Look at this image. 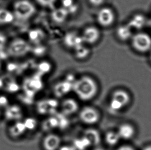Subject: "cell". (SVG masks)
I'll return each instance as SVG.
<instances>
[{
    "label": "cell",
    "mask_w": 151,
    "mask_h": 150,
    "mask_svg": "<svg viewBox=\"0 0 151 150\" xmlns=\"http://www.w3.org/2000/svg\"><path fill=\"white\" fill-rule=\"evenodd\" d=\"M127 24L132 29H138L144 24V18L141 15L136 14L130 19Z\"/></svg>",
    "instance_id": "cell-23"
},
{
    "label": "cell",
    "mask_w": 151,
    "mask_h": 150,
    "mask_svg": "<svg viewBox=\"0 0 151 150\" xmlns=\"http://www.w3.org/2000/svg\"><path fill=\"white\" fill-rule=\"evenodd\" d=\"M131 100L130 96L126 91L122 89L115 90L110 98L109 106L113 112H118L125 108Z\"/></svg>",
    "instance_id": "cell-3"
},
{
    "label": "cell",
    "mask_w": 151,
    "mask_h": 150,
    "mask_svg": "<svg viewBox=\"0 0 151 150\" xmlns=\"http://www.w3.org/2000/svg\"><path fill=\"white\" fill-rule=\"evenodd\" d=\"M121 139L129 140L133 137L135 134V129L129 124H123L119 126L116 131Z\"/></svg>",
    "instance_id": "cell-16"
},
{
    "label": "cell",
    "mask_w": 151,
    "mask_h": 150,
    "mask_svg": "<svg viewBox=\"0 0 151 150\" xmlns=\"http://www.w3.org/2000/svg\"><path fill=\"white\" fill-rule=\"evenodd\" d=\"M0 116H1V111H0Z\"/></svg>",
    "instance_id": "cell-39"
},
{
    "label": "cell",
    "mask_w": 151,
    "mask_h": 150,
    "mask_svg": "<svg viewBox=\"0 0 151 150\" xmlns=\"http://www.w3.org/2000/svg\"><path fill=\"white\" fill-rule=\"evenodd\" d=\"M52 65L50 62L43 60L38 65V73L39 75L47 74L51 71Z\"/></svg>",
    "instance_id": "cell-24"
},
{
    "label": "cell",
    "mask_w": 151,
    "mask_h": 150,
    "mask_svg": "<svg viewBox=\"0 0 151 150\" xmlns=\"http://www.w3.org/2000/svg\"><path fill=\"white\" fill-rule=\"evenodd\" d=\"M0 67H1V64H0Z\"/></svg>",
    "instance_id": "cell-40"
},
{
    "label": "cell",
    "mask_w": 151,
    "mask_h": 150,
    "mask_svg": "<svg viewBox=\"0 0 151 150\" xmlns=\"http://www.w3.org/2000/svg\"><path fill=\"white\" fill-rule=\"evenodd\" d=\"M46 37V34L41 29H33L29 31V39L31 42L36 45L43 44Z\"/></svg>",
    "instance_id": "cell-15"
},
{
    "label": "cell",
    "mask_w": 151,
    "mask_h": 150,
    "mask_svg": "<svg viewBox=\"0 0 151 150\" xmlns=\"http://www.w3.org/2000/svg\"><path fill=\"white\" fill-rule=\"evenodd\" d=\"M143 150H151V146H147Z\"/></svg>",
    "instance_id": "cell-37"
},
{
    "label": "cell",
    "mask_w": 151,
    "mask_h": 150,
    "mask_svg": "<svg viewBox=\"0 0 151 150\" xmlns=\"http://www.w3.org/2000/svg\"><path fill=\"white\" fill-rule=\"evenodd\" d=\"M27 130L32 131L37 127V121L35 118L32 117L27 118L23 121Z\"/></svg>",
    "instance_id": "cell-28"
},
{
    "label": "cell",
    "mask_w": 151,
    "mask_h": 150,
    "mask_svg": "<svg viewBox=\"0 0 151 150\" xmlns=\"http://www.w3.org/2000/svg\"><path fill=\"white\" fill-rule=\"evenodd\" d=\"M36 12L35 5L28 0H21L14 5L15 14L21 20H28L34 16Z\"/></svg>",
    "instance_id": "cell-5"
},
{
    "label": "cell",
    "mask_w": 151,
    "mask_h": 150,
    "mask_svg": "<svg viewBox=\"0 0 151 150\" xmlns=\"http://www.w3.org/2000/svg\"><path fill=\"white\" fill-rule=\"evenodd\" d=\"M37 4L43 7L49 9H53L56 6L58 0H35Z\"/></svg>",
    "instance_id": "cell-27"
},
{
    "label": "cell",
    "mask_w": 151,
    "mask_h": 150,
    "mask_svg": "<svg viewBox=\"0 0 151 150\" xmlns=\"http://www.w3.org/2000/svg\"><path fill=\"white\" fill-rule=\"evenodd\" d=\"M47 49L46 48V47L43 44L36 45V47L35 49H33L34 53L35 55H37L38 56H43L47 53Z\"/></svg>",
    "instance_id": "cell-29"
},
{
    "label": "cell",
    "mask_w": 151,
    "mask_h": 150,
    "mask_svg": "<svg viewBox=\"0 0 151 150\" xmlns=\"http://www.w3.org/2000/svg\"><path fill=\"white\" fill-rule=\"evenodd\" d=\"M72 90L81 100L88 101L96 97L98 93L99 86L93 78L84 75L74 81Z\"/></svg>",
    "instance_id": "cell-1"
},
{
    "label": "cell",
    "mask_w": 151,
    "mask_h": 150,
    "mask_svg": "<svg viewBox=\"0 0 151 150\" xmlns=\"http://www.w3.org/2000/svg\"><path fill=\"white\" fill-rule=\"evenodd\" d=\"M133 29L127 23L119 25L116 30V35L119 40L122 42H127L130 40L133 36Z\"/></svg>",
    "instance_id": "cell-14"
},
{
    "label": "cell",
    "mask_w": 151,
    "mask_h": 150,
    "mask_svg": "<svg viewBox=\"0 0 151 150\" xmlns=\"http://www.w3.org/2000/svg\"><path fill=\"white\" fill-rule=\"evenodd\" d=\"M60 2L61 7L67 9L70 15L78 11V5L76 0H60Z\"/></svg>",
    "instance_id": "cell-21"
},
{
    "label": "cell",
    "mask_w": 151,
    "mask_h": 150,
    "mask_svg": "<svg viewBox=\"0 0 151 150\" xmlns=\"http://www.w3.org/2000/svg\"><path fill=\"white\" fill-rule=\"evenodd\" d=\"M82 136L87 139L91 146L93 148L100 146L101 136L98 130L94 128H89L84 131Z\"/></svg>",
    "instance_id": "cell-13"
},
{
    "label": "cell",
    "mask_w": 151,
    "mask_h": 150,
    "mask_svg": "<svg viewBox=\"0 0 151 150\" xmlns=\"http://www.w3.org/2000/svg\"><path fill=\"white\" fill-rule=\"evenodd\" d=\"M88 2L92 7H98L103 5L105 0H88Z\"/></svg>",
    "instance_id": "cell-30"
},
{
    "label": "cell",
    "mask_w": 151,
    "mask_h": 150,
    "mask_svg": "<svg viewBox=\"0 0 151 150\" xmlns=\"http://www.w3.org/2000/svg\"><path fill=\"white\" fill-rule=\"evenodd\" d=\"M73 51L74 57L80 60H86L91 54V49L87 46V45L85 44L78 47Z\"/></svg>",
    "instance_id": "cell-19"
},
{
    "label": "cell",
    "mask_w": 151,
    "mask_h": 150,
    "mask_svg": "<svg viewBox=\"0 0 151 150\" xmlns=\"http://www.w3.org/2000/svg\"><path fill=\"white\" fill-rule=\"evenodd\" d=\"M51 10V20L56 24H62L65 22L70 15L68 11L61 6L55 7Z\"/></svg>",
    "instance_id": "cell-11"
},
{
    "label": "cell",
    "mask_w": 151,
    "mask_h": 150,
    "mask_svg": "<svg viewBox=\"0 0 151 150\" xmlns=\"http://www.w3.org/2000/svg\"><path fill=\"white\" fill-rule=\"evenodd\" d=\"M43 129L49 131L58 127V122L57 118L52 117L48 118L44 122Z\"/></svg>",
    "instance_id": "cell-25"
},
{
    "label": "cell",
    "mask_w": 151,
    "mask_h": 150,
    "mask_svg": "<svg viewBox=\"0 0 151 150\" xmlns=\"http://www.w3.org/2000/svg\"><path fill=\"white\" fill-rule=\"evenodd\" d=\"M96 22L103 28H110L116 20V14L112 8L103 6L96 14Z\"/></svg>",
    "instance_id": "cell-4"
},
{
    "label": "cell",
    "mask_w": 151,
    "mask_h": 150,
    "mask_svg": "<svg viewBox=\"0 0 151 150\" xmlns=\"http://www.w3.org/2000/svg\"><path fill=\"white\" fill-rule=\"evenodd\" d=\"M82 39L85 44H96L100 40L101 33L100 29L94 25L86 27L81 34Z\"/></svg>",
    "instance_id": "cell-7"
},
{
    "label": "cell",
    "mask_w": 151,
    "mask_h": 150,
    "mask_svg": "<svg viewBox=\"0 0 151 150\" xmlns=\"http://www.w3.org/2000/svg\"><path fill=\"white\" fill-rule=\"evenodd\" d=\"M105 141L109 146H114L118 144L121 138L117 131H109L105 135Z\"/></svg>",
    "instance_id": "cell-20"
},
{
    "label": "cell",
    "mask_w": 151,
    "mask_h": 150,
    "mask_svg": "<svg viewBox=\"0 0 151 150\" xmlns=\"http://www.w3.org/2000/svg\"><path fill=\"white\" fill-rule=\"evenodd\" d=\"M31 50L30 45L22 39H17L13 41L9 47L8 52L14 56L26 55Z\"/></svg>",
    "instance_id": "cell-8"
},
{
    "label": "cell",
    "mask_w": 151,
    "mask_h": 150,
    "mask_svg": "<svg viewBox=\"0 0 151 150\" xmlns=\"http://www.w3.org/2000/svg\"><path fill=\"white\" fill-rule=\"evenodd\" d=\"M63 43L67 49L73 51L84 44L81 34L74 31H69L63 36Z\"/></svg>",
    "instance_id": "cell-9"
},
{
    "label": "cell",
    "mask_w": 151,
    "mask_h": 150,
    "mask_svg": "<svg viewBox=\"0 0 151 150\" xmlns=\"http://www.w3.org/2000/svg\"><path fill=\"white\" fill-rule=\"evenodd\" d=\"M150 55H149V59H150V62H151V51L149 53Z\"/></svg>",
    "instance_id": "cell-38"
},
{
    "label": "cell",
    "mask_w": 151,
    "mask_h": 150,
    "mask_svg": "<svg viewBox=\"0 0 151 150\" xmlns=\"http://www.w3.org/2000/svg\"><path fill=\"white\" fill-rule=\"evenodd\" d=\"M5 42H6L5 37L3 35H0V49H2L4 47Z\"/></svg>",
    "instance_id": "cell-34"
},
{
    "label": "cell",
    "mask_w": 151,
    "mask_h": 150,
    "mask_svg": "<svg viewBox=\"0 0 151 150\" xmlns=\"http://www.w3.org/2000/svg\"><path fill=\"white\" fill-rule=\"evenodd\" d=\"M61 144V138L54 133H50L45 135L42 142L44 150H59Z\"/></svg>",
    "instance_id": "cell-10"
},
{
    "label": "cell",
    "mask_w": 151,
    "mask_h": 150,
    "mask_svg": "<svg viewBox=\"0 0 151 150\" xmlns=\"http://www.w3.org/2000/svg\"><path fill=\"white\" fill-rule=\"evenodd\" d=\"M19 89V86L17 83L14 82H11L8 84L7 90L10 93H14L18 91Z\"/></svg>",
    "instance_id": "cell-31"
},
{
    "label": "cell",
    "mask_w": 151,
    "mask_h": 150,
    "mask_svg": "<svg viewBox=\"0 0 151 150\" xmlns=\"http://www.w3.org/2000/svg\"><path fill=\"white\" fill-rule=\"evenodd\" d=\"M17 68V65L14 63H10L7 66V69L9 71H13Z\"/></svg>",
    "instance_id": "cell-35"
},
{
    "label": "cell",
    "mask_w": 151,
    "mask_h": 150,
    "mask_svg": "<svg viewBox=\"0 0 151 150\" xmlns=\"http://www.w3.org/2000/svg\"><path fill=\"white\" fill-rule=\"evenodd\" d=\"M72 146L76 150H87L91 147L87 139L83 136L81 137L76 138L74 140Z\"/></svg>",
    "instance_id": "cell-22"
},
{
    "label": "cell",
    "mask_w": 151,
    "mask_h": 150,
    "mask_svg": "<svg viewBox=\"0 0 151 150\" xmlns=\"http://www.w3.org/2000/svg\"><path fill=\"white\" fill-rule=\"evenodd\" d=\"M131 45L133 49L140 54H146L151 51V36L149 34L139 31L133 34Z\"/></svg>",
    "instance_id": "cell-2"
},
{
    "label": "cell",
    "mask_w": 151,
    "mask_h": 150,
    "mask_svg": "<svg viewBox=\"0 0 151 150\" xmlns=\"http://www.w3.org/2000/svg\"><path fill=\"white\" fill-rule=\"evenodd\" d=\"M77 101L71 98L64 100L60 106L61 113L65 116L72 115L78 112L79 106Z\"/></svg>",
    "instance_id": "cell-12"
},
{
    "label": "cell",
    "mask_w": 151,
    "mask_h": 150,
    "mask_svg": "<svg viewBox=\"0 0 151 150\" xmlns=\"http://www.w3.org/2000/svg\"><path fill=\"white\" fill-rule=\"evenodd\" d=\"M79 118L85 124L93 126L98 124L100 120L101 114L96 108L91 106H86L80 110Z\"/></svg>",
    "instance_id": "cell-6"
},
{
    "label": "cell",
    "mask_w": 151,
    "mask_h": 150,
    "mask_svg": "<svg viewBox=\"0 0 151 150\" xmlns=\"http://www.w3.org/2000/svg\"><path fill=\"white\" fill-rule=\"evenodd\" d=\"M8 104V99L4 96H0V106H6Z\"/></svg>",
    "instance_id": "cell-32"
},
{
    "label": "cell",
    "mask_w": 151,
    "mask_h": 150,
    "mask_svg": "<svg viewBox=\"0 0 151 150\" xmlns=\"http://www.w3.org/2000/svg\"><path fill=\"white\" fill-rule=\"evenodd\" d=\"M93 150H106L105 149L103 148L102 146H95L93 147Z\"/></svg>",
    "instance_id": "cell-36"
},
{
    "label": "cell",
    "mask_w": 151,
    "mask_h": 150,
    "mask_svg": "<svg viewBox=\"0 0 151 150\" xmlns=\"http://www.w3.org/2000/svg\"><path fill=\"white\" fill-rule=\"evenodd\" d=\"M116 150H135V149L133 148L132 146H127V145H123L122 146L119 147Z\"/></svg>",
    "instance_id": "cell-33"
},
{
    "label": "cell",
    "mask_w": 151,
    "mask_h": 150,
    "mask_svg": "<svg viewBox=\"0 0 151 150\" xmlns=\"http://www.w3.org/2000/svg\"><path fill=\"white\" fill-rule=\"evenodd\" d=\"M5 114L7 119L19 120L22 117V111L18 106L12 105L7 108Z\"/></svg>",
    "instance_id": "cell-18"
},
{
    "label": "cell",
    "mask_w": 151,
    "mask_h": 150,
    "mask_svg": "<svg viewBox=\"0 0 151 150\" xmlns=\"http://www.w3.org/2000/svg\"><path fill=\"white\" fill-rule=\"evenodd\" d=\"M23 121L18 120L10 126L8 129L9 134L12 138H18L24 134L27 131Z\"/></svg>",
    "instance_id": "cell-17"
},
{
    "label": "cell",
    "mask_w": 151,
    "mask_h": 150,
    "mask_svg": "<svg viewBox=\"0 0 151 150\" xmlns=\"http://www.w3.org/2000/svg\"><path fill=\"white\" fill-rule=\"evenodd\" d=\"M13 19L14 16L10 12L4 9H0V24L11 22Z\"/></svg>",
    "instance_id": "cell-26"
}]
</instances>
